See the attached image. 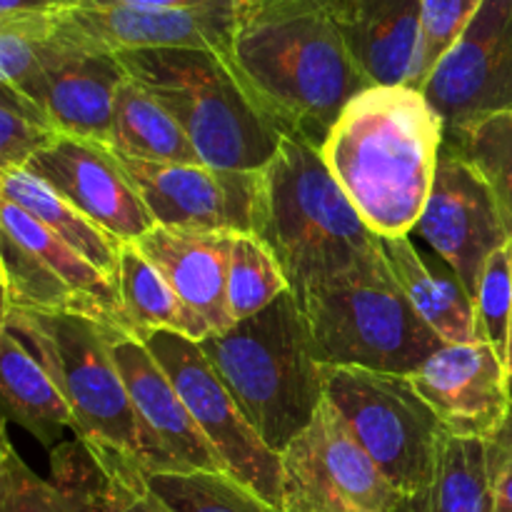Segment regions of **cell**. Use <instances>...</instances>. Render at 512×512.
Instances as JSON below:
<instances>
[{"instance_id":"f35d334b","label":"cell","mask_w":512,"mask_h":512,"mask_svg":"<svg viewBox=\"0 0 512 512\" xmlns=\"http://www.w3.org/2000/svg\"><path fill=\"white\" fill-rule=\"evenodd\" d=\"M280 3V0H238V18L245 13H253V10L265 8V5Z\"/></svg>"},{"instance_id":"4dcf8cb0","label":"cell","mask_w":512,"mask_h":512,"mask_svg":"<svg viewBox=\"0 0 512 512\" xmlns=\"http://www.w3.org/2000/svg\"><path fill=\"white\" fill-rule=\"evenodd\" d=\"M288 290V275L258 235H230L228 308L233 315V323L253 318Z\"/></svg>"},{"instance_id":"e0dca14e","label":"cell","mask_w":512,"mask_h":512,"mask_svg":"<svg viewBox=\"0 0 512 512\" xmlns=\"http://www.w3.org/2000/svg\"><path fill=\"white\" fill-rule=\"evenodd\" d=\"M125 78L128 73L118 55L83 48L50 33L38 73L20 93L33 98L60 133L108 145L115 98Z\"/></svg>"},{"instance_id":"7402d4cb","label":"cell","mask_w":512,"mask_h":512,"mask_svg":"<svg viewBox=\"0 0 512 512\" xmlns=\"http://www.w3.org/2000/svg\"><path fill=\"white\" fill-rule=\"evenodd\" d=\"M380 253L400 290L443 343L475 340V300L445 260H428L410 235L380 238Z\"/></svg>"},{"instance_id":"d6a6232c","label":"cell","mask_w":512,"mask_h":512,"mask_svg":"<svg viewBox=\"0 0 512 512\" xmlns=\"http://www.w3.org/2000/svg\"><path fill=\"white\" fill-rule=\"evenodd\" d=\"M485 0H420V43L410 88L423 90L440 60L463 38Z\"/></svg>"},{"instance_id":"9a60e30c","label":"cell","mask_w":512,"mask_h":512,"mask_svg":"<svg viewBox=\"0 0 512 512\" xmlns=\"http://www.w3.org/2000/svg\"><path fill=\"white\" fill-rule=\"evenodd\" d=\"M25 170L123 243H135L155 228L153 215L110 145L60 133L30 158Z\"/></svg>"},{"instance_id":"e575fe53","label":"cell","mask_w":512,"mask_h":512,"mask_svg":"<svg viewBox=\"0 0 512 512\" xmlns=\"http://www.w3.org/2000/svg\"><path fill=\"white\" fill-rule=\"evenodd\" d=\"M0 512H75L70 500L50 480L35 475L20 460L8 438L0 455Z\"/></svg>"},{"instance_id":"484cf974","label":"cell","mask_w":512,"mask_h":512,"mask_svg":"<svg viewBox=\"0 0 512 512\" xmlns=\"http://www.w3.org/2000/svg\"><path fill=\"white\" fill-rule=\"evenodd\" d=\"M115 283L135 335L165 330V333L185 335L195 343H203L213 335L208 323L183 303L173 285L140 253L135 243L123 245Z\"/></svg>"},{"instance_id":"1f68e13d","label":"cell","mask_w":512,"mask_h":512,"mask_svg":"<svg viewBox=\"0 0 512 512\" xmlns=\"http://www.w3.org/2000/svg\"><path fill=\"white\" fill-rule=\"evenodd\" d=\"M55 135L60 130L33 98L0 83V170L25 168Z\"/></svg>"},{"instance_id":"44dd1931","label":"cell","mask_w":512,"mask_h":512,"mask_svg":"<svg viewBox=\"0 0 512 512\" xmlns=\"http://www.w3.org/2000/svg\"><path fill=\"white\" fill-rule=\"evenodd\" d=\"M50 483L75 512H168L150 493L138 465L78 438L50 450Z\"/></svg>"},{"instance_id":"d590c367","label":"cell","mask_w":512,"mask_h":512,"mask_svg":"<svg viewBox=\"0 0 512 512\" xmlns=\"http://www.w3.org/2000/svg\"><path fill=\"white\" fill-rule=\"evenodd\" d=\"M485 450L495 493V512H512V403L493 438L485 440Z\"/></svg>"},{"instance_id":"277c9868","label":"cell","mask_w":512,"mask_h":512,"mask_svg":"<svg viewBox=\"0 0 512 512\" xmlns=\"http://www.w3.org/2000/svg\"><path fill=\"white\" fill-rule=\"evenodd\" d=\"M200 348L263 443L278 455L313 423L328 393V365L318 358L293 290L253 318L205 338Z\"/></svg>"},{"instance_id":"9c48e42d","label":"cell","mask_w":512,"mask_h":512,"mask_svg":"<svg viewBox=\"0 0 512 512\" xmlns=\"http://www.w3.org/2000/svg\"><path fill=\"white\" fill-rule=\"evenodd\" d=\"M280 473V512H395L403 500L328 398L280 453Z\"/></svg>"},{"instance_id":"83f0119b","label":"cell","mask_w":512,"mask_h":512,"mask_svg":"<svg viewBox=\"0 0 512 512\" xmlns=\"http://www.w3.org/2000/svg\"><path fill=\"white\" fill-rule=\"evenodd\" d=\"M110 148L150 163H203L173 115L133 78H125L115 98Z\"/></svg>"},{"instance_id":"7c38bea8","label":"cell","mask_w":512,"mask_h":512,"mask_svg":"<svg viewBox=\"0 0 512 512\" xmlns=\"http://www.w3.org/2000/svg\"><path fill=\"white\" fill-rule=\"evenodd\" d=\"M115 155L155 225L200 233H253L260 173Z\"/></svg>"},{"instance_id":"f546056e","label":"cell","mask_w":512,"mask_h":512,"mask_svg":"<svg viewBox=\"0 0 512 512\" xmlns=\"http://www.w3.org/2000/svg\"><path fill=\"white\" fill-rule=\"evenodd\" d=\"M443 148L465 160L483 178L512 238V113L448 128Z\"/></svg>"},{"instance_id":"cb8c5ba5","label":"cell","mask_w":512,"mask_h":512,"mask_svg":"<svg viewBox=\"0 0 512 512\" xmlns=\"http://www.w3.org/2000/svg\"><path fill=\"white\" fill-rule=\"evenodd\" d=\"M0 198L13 200L15 205L28 210L50 233L65 240L80 255H85L90 263L98 265L110 278L118 275L120 253H123L125 245L123 240L108 233L103 225L88 218L83 210L75 208L68 198H63L58 190L35 178L33 173H28L25 168L0 170Z\"/></svg>"},{"instance_id":"d4e9b609","label":"cell","mask_w":512,"mask_h":512,"mask_svg":"<svg viewBox=\"0 0 512 512\" xmlns=\"http://www.w3.org/2000/svg\"><path fill=\"white\" fill-rule=\"evenodd\" d=\"M0 233L10 235L20 248L33 253L55 278L68 283L75 293H80L90 303L98 305L100 310H105L120 328L135 333L123 310V300H120L115 278L103 273L98 265L90 263L85 255L70 248L65 240H60L43 223H38L28 210H23L8 198H0Z\"/></svg>"},{"instance_id":"ac0fdd59","label":"cell","mask_w":512,"mask_h":512,"mask_svg":"<svg viewBox=\"0 0 512 512\" xmlns=\"http://www.w3.org/2000/svg\"><path fill=\"white\" fill-rule=\"evenodd\" d=\"M115 365L125 380L135 413L165 448V453L183 470H210L228 473L223 460L208 443L203 430L190 415L170 375L160 368L143 340L128 330H118L110 340Z\"/></svg>"},{"instance_id":"3957f363","label":"cell","mask_w":512,"mask_h":512,"mask_svg":"<svg viewBox=\"0 0 512 512\" xmlns=\"http://www.w3.org/2000/svg\"><path fill=\"white\" fill-rule=\"evenodd\" d=\"M253 235L278 258L295 298L383 258L380 235L360 218L320 150L293 138H283L260 170Z\"/></svg>"},{"instance_id":"30bf717a","label":"cell","mask_w":512,"mask_h":512,"mask_svg":"<svg viewBox=\"0 0 512 512\" xmlns=\"http://www.w3.org/2000/svg\"><path fill=\"white\" fill-rule=\"evenodd\" d=\"M145 348L170 375L190 415L223 460L225 470L280 510V455L250 425L240 405L195 340L178 333H140Z\"/></svg>"},{"instance_id":"603a6c76","label":"cell","mask_w":512,"mask_h":512,"mask_svg":"<svg viewBox=\"0 0 512 512\" xmlns=\"http://www.w3.org/2000/svg\"><path fill=\"white\" fill-rule=\"evenodd\" d=\"M0 405L8 423L28 430L45 448H58L65 428L73 430V413L58 383L33 350L0 325Z\"/></svg>"},{"instance_id":"836d02e7","label":"cell","mask_w":512,"mask_h":512,"mask_svg":"<svg viewBox=\"0 0 512 512\" xmlns=\"http://www.w3.org/2000/svg\"><path fill=\"white\" fill-rule=\"evenodd\" d=\"M473 300L475 340L493 345L508 360L512 318V240L488 260Z\"/></svg>"},{"instance_id":"4fadbf2b","label":"cell","mask_w":512,"mask_h":512,"mask_svg":"<svg viewBox=\"0 0 512 512\" xmlns=\"http://www.w3.org/2000/svg\"><path fill=\"white\" fill-rule=\"evenodd\" d=\"M415 233L458 273L473 298L488 260L512 240L483 178L445 148Z\"/></svg>"},{"instance_id":"6da1fadb","label":"cell","mask_w":512,"mask_h":512,"mask_svg":"<svg viewBox=\"0 0 512 512\" xmlns=\"http://www.w3.org/2000/svg\"><path fill=\"white\" fill-rule=\"evenodd\" d=\"M230 60L283 138L318 150L350 100L373 88L318 0L240 15Z\"/></svg>"},{"instance_id":"52a82bcc","label":"cell","mask_w":512,"mask_h":512,"mask_svg":"<svg viewBox=\"0 0 512 512\" xmlns=\"http://www.w3.org/2000/svg\"><path fill=\"white\" fill-rule=\"evenodd\" d=\"M298 303L318 358L330 368L415 375L445 345L410 305L383 258L305 290Z\"/></svg>"},{"instance_id":"5bb4252c","label":"cell","mask_w":512,"mask_h":512,"mask_svg":"<svg viewBox=\"0 0 512 512\" xmlns=\"http://www.w3.org/2000/svg\"><path fill=\"white\" fill-rule=\"evenodd\" d=\"M238 8L140 10L113 3L73 5L53 18V33L100 53L158 48H198L230 55Z\"/></svg>"},{"instance_id":"7a4b0ae2","label":"cell","mask_w":512,"mask_h":512,"mask_svg":"<svg viewBox=\"0 0 512 512\" xmlns=\"http://www.w3.org/2000/svg\"><path fill=\"white\" fill-rule=\"evenodd\" d=\"M443 143L445 123L420 90L373 85L350 100L320 155L368 228L403 238L423 215Z\"/></svg>"},{"instance_id":"ffe728a7","label":"cell","mask_w":512,"mask_h":512,"mask_svg":"<svg viewBox=\"0 0 512 512\" xmlns=\"http://www.w3.org/2000/svg\"><path fill=\"white\" fill-rule=\"evenodd\" d=\"M373 85L413 83L420 0H318Z\"/></svg>"},{"instance_id":"d6986e66","label":"cell","mask_w":512,"mask_h":512,"mask_svg":"<svg viewBox=\"0 0 512 512\" xmlns=\"http://www.w3.org/2000/svg\"><path fill=\"white\" fill-rule=\"evenodd\" d=\"M230 235L233 233L155 225L150 233L135 240L140 253L165 275L183 303L208 323L213 335L235 325L228 308Z\"/></svg>"},{"instance_id":"2e32d148","label":"cell","mask_w":512,"mask_h":512,"mask_svg":"<svg viewBox=\"0 0 512 512\" xmlns=\"http://www.w3.org/2000/svg\"><path fill=\"white\" fill-rule=\"evenodd\" d=\"M410 378L455 438L490 440L512 403L505 358L483 340L440 345Z\"/></svg>"},{"instance_id":"8992f818","label":"cell","mask_w":512,"mask_h":512,"mask_svg":"<svg viewBox=\"0 0 512 512\" xmlns=\"http://www.w3.org/2000/svg\"><path fill=\"white\" fill-rule=\"evenodd\" d=\"M128 78L143 85L185 130L205 165L260 173L278 153L275 128L230 55L198 48L118 53Z\"/></svg>"},{"instance_id":"74e56055","label":"cell","mask_w":512,"mask_h":512,"mask_svg":"<svg viewBox=\"0 0 512 512\" xmlns=\"http://www.w3.org/2000/svg\"><path fill=\"white\" fill-rule=\"evenodd\" d=\"M80 0H0V18L10 15H60Z\"/></svg>"},{"instance_id":"4316f807","label":"cell","mask_w":512,"mask_h":512,"mask_svg":"<svg viewBox=\"0 0 512 512\" xmlns=\"http://www.w3.org/2000/svg\"><path fill=\"white\" fill-rule=\"evenodd\" d=\"M395 512H495L485 440L445 433L428 488L400 500Z\"/></svg>"},{"instance_id":"f1b7e54d","label":"cell","mask_w":512,"mask_h":512,"mask_svg":"<svg viewBox=\"0 0 512 512\" xmlns=\"http://www.w3.org/2000/svg\"><path fill=\"white\" fill-rule=\"evenodd\" d=\"M143 478L168 512H280L230 473L168 470Z\"/></svg>"},{"instance_id":"8d00e7d4","label":"cell","mask_w":512,"mask_h":512,"mask_svg":"<svg viewBox=\"0 0 512 512\" xmlns=\"http://www.w3.org/2000/svg\"><path fill=\"white\" fill-rule=\"evenodd\" d=\"M83 3V0H80ZM90 3H113L140 10H218L238 8V0H90Z\"/></svg>"},{"instance_id":"5b68a950","label":"cell","mask_w":512,"mask_h":512,"mask_svg":"<svg viewBox=\"0 0 512 512\" xmlns=\"http://www.w3.org/2000/svg\"><path fill=\"white\" fill-rule=\"evenodd\" d=\"M0 325L13 330L53 375L73 413L75 438L130 460L143 473L183 470L135 413L110 348L118 328L83 315L23 308L3 310Z\"/></svg>"},{"instance_id":"ab89813d","label":"cell","mask_w":512,"mask_h":512,"mask_svg":"<svg viewBox=\"0 0 512 512\" xmlns=\"http://www.w3.org/2000/svg\"><path fill=\"white\" fill-rule=\"evenodd\" d=\"M508 385H510V398H512V318H510V343H508Z\"/></svg>"},{"instance_id":"ba28073f","label":"cell","mask_w":512,"mask_h":512,"mask_svg":"<svg viewBox=\"0 0 512 512\" xmlns=\"http://www.w3.org/2000/svg\"><path fill=\"white\" fill-rule=\"evenodd\" d=\"M325 398L403 500L428 488L445 428L410 375L328 365Z\"/></svg>"},{"instance_id":"8fae6325","label":"cell","mask_w":512,"mask_h":512,"mask_svg":"<svg viewBox=\"0 0 512 512\" xmlns=\"http://www.w3.org/2000/svg\"><path fill=\"white\" fill-rule=\"evenodd\" d=\"M448 128L512 113V0H485L463 38L423 85Z\"/></svg>"}]
</instances>
